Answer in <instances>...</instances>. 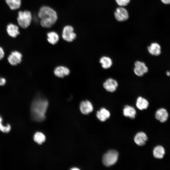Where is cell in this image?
I'll list each match as a JSON object with an SVG mask.
<instances>
[{"instance_id":"cell-1","label":"cell","mask_w":170,"mask_h":170,"mask_svg":"<svg viewBox=\"0 0 170 170\" xmlns=\"http://www.w3.org/2000/svg\"><path fill=\"white\" fill-rule=\"evenodd\" d=\"M48 106V101L42 98H37L32 103L31 114L32 119L35 121L40 122L45 118V114Z\"/></svg>"},{"instance_id":"cell-2","label":"cell","mask_w":170,"mask_h":170,"mask_svg":"<svg viewBox=\"0 0 170 170\" xmlns=\"http://www.w3.org/2000/svg\"><path fill=\"white\" fill-rule=\"evenodd\" d=\"M38 16L40 20L41 25L44 28L51 27L57 20L56 11L47 6H43L40 8L38 12Z\"/></svg>"},{"instance_id":"cell-3","label":"cell","mask_w":170,"mask_h":170,"mask_svg":"<svg viewBox=\"0 0 170 170\" xmlns=\"http://www.w3.org/2000/svg\"><path fill=\"white\" fill-rule=\"evenodd\" d=\"M32 19L31 12L28 10L20 11L17 18L19 25L23 28H26L30 25Z\"/></svg>"},{"instance_id":"cell-4","label":"cell","mask_w":170,"mask_h":170,"mask_svg":"<svg viewBox=\"0 0 170 170\" xmlns=\"http://www.w3.org/2000/svg\"><path fill=\"white\" fill-rule=\"evenodd\" d=\"M118 157V152L115 150H110L104 154L102 158L103 164L106 167L114 165L117 162Z\"/></svg>"},{"instance_id":"cell-5","label":"cell","mask_w":170,"mask_h":170,"mask_svg":"<svg viewBox=\"0 0 170 170\" xmlns=\"http://www.w3.org/2000/svg\"><path fill=\"white\" fill-rule=\"evenodd\" d=\"M134 73L138 76H142L148 71V67L143 62L136 61L134 63Z\"/></svg>"},{"instance_id":"cell-6","label":"cell","mask_w":170,"mask_h":170,"mask_svg":"<svg viewBox=\"0 0 170 170\" xmlns=\"http://www.w3.org/2000/svg\"><path fill=\"white\" fill-rule=\"evenodd\" d=\"M62 37L65 41L71 42L76 37V35L74 32V29L71 26H67L63 28L62 33Z\"/></svg>"},{"instance_id":"cell-7","label":"cell","mask_w":170,"mask_h":170,"mask_svg":"<svg viewBox=\"0 0 170 170\" xmlns=\"http://www.w3.org/2000/svg\"><path fill=\"white\" fill-rule=\"evenodd\" d=\"M118 85L117 82L115 79L111 78L107 79L103 84L104 88L107 91L110 93L116 91Z\"/></svg>"},{"instance_id":"cell-8","label":"cell","mask_w":170,"mask_h":170,"mask_svg":"<svg viewBox=\"0 0 170 170\" xmlns=\"http://www.w3.org/2000/svg\"><path fill=\"white\" fill-rule=\"evenodd\" d=\"M116 19L119 21H123L128 20L129 14L127 10L123 7L117 8L114 12Z\"/></svg>"},{"instance_id":"cell-9","label":"cell","mask_w":170,"mask_h":170,"mask_svg":"<svg viewBox=\"0 0 170 170\" xmlns=\"http://www.w3.org/2000/svg\"><path fill=\"white\" fill-rule=\"evenodd\" d=\"M22 58L21 54L17 51L12 52L8 58V60L10 64L12 65H16L20 64Z\"/></svg>"},{"instance_id":"cell-10","label":"cell","mask_w":170,"mask_h":170,"mask_svg":"<svg viewBox=\"0 0 170 170\" xmlns=\"http://www.w3.org/2000/svg\"><path fill=\"white\" fill-rule=\"evenodd\" d=\"M149 53L154 56H159L161 53L162 48L160 44L156 42H153L150 44L147 47Z\"/></svg>"},{"instance_id":"cell-11","label":"cell","mask_w":170,"mask_h":170,"mask_svg":"<svg viewBox=\"0 0 170 170\" xmlns=\"http://www.w3.org/2000/svg\"><path fill=\"white\" fill-rule=\"evenodd\" d=\"M80 108L81 112L86 115L91 112L94 109L91 103L88 100L82 101L81 103Z\"/></svg>"},{"instance_id":"cell-12","label":"cell","mask_w":170,"mask_h":170,"mask_svg":"<svg viewBox=\"0 0 170 170\" xmlns=\"http://www.w3.org/2000/svg\"><path fill=\"white\" fill-rule=\"evenodd\" d=\"M70 70L67 67L60 66L57 67L54 69V73L55 75L59 77H63L68 75L70 73Z\"/></svg>"},{"instance_id":"cell-13","label":"cell","mask_w":170,"mask_h":170,"mask_svg":"<svg viewBox=\"0 0 170 170\" xmlns=\"http://www.w3.org/2000/svg\"><path fill=\"white\" fill-rule=\"evenodd\" d=\"M147 139L148 138L146 135L143 132H139L137 133L134 138L135 142L139 146L144 145Z\"/></svg>"},{"instance_id":"cell-14","label":"cell","mask_w":170,"mask_h":170,"mask_svg":"<svg viewBox=\"0 0 170 170\" xmlns=\"http://www.w3.org/2000/svg\"><path fill=\"white\" fill-rule=\"evenodd\" d=\"M168 116V114L167 111L164 108L158 109L155 114L156 118L162 122H165L167 119Z\"/></svg>"},{"instance_id":"cell-15","label":"cell","mask_w":170,"mask_h":170,"mask_svg":"<svg viewBox=\"0 0 170 170\" xmlns=\"http://www.w3.org/2000/svg\"><path fill=\"white\" fill-rule=\"evenodd\" d=\"M6 31L8 34L12 37H15L20 34L18 26L13 24H8L7 27Z\"/></svg>"},{"instance_id":"cell-16","label":"cell","mask_w":170,"mask_h":170,"mask_svg":"<svg viewBox=\"0 0 170 170\" xmlns=\"http://www.w3.org/2000/svg\"><path fill=\"white\" fill-rule=\"evenodd\" d=\"M102 67L105 69L110 68L112 65L113 61L111 59L107 56H104L101 57L99 60Z\"/></svg>"},{"instance_id":"cell-17","label":"cell","mask_w":170,"mask_h":170,"mask_svg":"<svg viewBox=\"0 0 170 170\" xmlns=\"http://www.w3.org/2000/svg\"><path fill=\"white\" fill-rule=\"evenodd\" d=\"M109 111L105 108H102L96 113L97 118L101 122H104L110 116Z\"/></svg>"},{"instance_id":"cell-18","label":"cell","mask_w":170,"mask_h":170,"mask_svg":"<svg viewBox=\"0 0 170 170\" xmlns=\"http://www.w3.org/2000/svg\"><path fill=\"white\" fill-rule=\"evenodd\" d=\"M137 107L140 110L146 109L149 105L148 101L145 98L141 96L139 97L136 100Z\"/></svg>"},{"instance_id":"cell-19","label":"cell","mask_w":170,"mask_h":170,"mask_svg":"<svg viewBox=\"0 0 170 170\" xmlns=\"http://www.w3.org/2000/svg\"><path fill=\"white\" fill-rule=\"evenodd\" d=\"M123 114L126 117L134 119L136 115V111L133 107L128 105H126L123 109Z\"/></svg>"},{"instance_id":"cell-20","label":"cell","mask_w":170,"mask_h":170,"mask_svg":"<svg viewBox=\"0 0 170 170\" xmlns=\"http://www.w3.org/2000/svg\"><path fill=\"white\" fill-rule=\"evenodd\" d=\"M165 154L164 148L161 145L156 146L153 150V155L155 157L158 159L163 158Z\"/></svg>"},{"instance_id":"cell-21","label":"cell","mask_w":170,"mask_h":170,"mask_svg":"<svg viewBox=\"0 0 170 170\" xmlns=\"http://www.w3.org/2000/svg\"><path fill=\"white\" fill-rule=\"evenodd\" d=\"M47 40L51 44H56L59 40V36L58 34L54 31H51L47 34Z\"/></svg>"},{"instance_id":"cell-22","label":"cell","mask_w":170,"mask_h":170,"mask_svg":"<svg viewBox=\"0 0 170 170\" xmlns=\"http://www.w3.org/2000/svg\"><path fill=\"white\" fill-rule=\"evenodd\" d=\"M6 2L12 10H15L20 8L21 4V0H5Z\"/></svg>"},{"instance_id":"cell-23","label":"cell","mask_w":170,"mask_h":170,"mask_svg":"<svg viewBox=\"0 0 170 170\" xmlns=\"http://www.w3.org/2000/svg\"><path fill=\"white\" fill-rule=\"evenodd\" d=\"M33 139L36 142L39 144H41L45 141L46 137L43 133L37 132L34 134Z\"/></svg>"},{"instance_id":"cell-24","label":"cell","mask_w":170,"mask_h":170,"mask_svg":"<svg viewBox=\"0 0 170 170\" xmlns=\"http://www.w3.org/2000/svg\"><path fill=\"white\" fill-rule=\"evenodd\" d=\"M3 119L0 116V131L2 132L7 133L10 132L11 129V126L9 124H7L6 126H4L2 123Z\"/></svg>"},{"instance_id":"cell-25","label":"cell","mask_w":170,"mask_h":170,"mask_svg":"<svg viewBox=\"0 0 170 170\" xmlns=\"http://www.w3.org/2000/svg\"><path fill=\"white\" fill-rule=\"evenodd\" d=\"M117 4L120 7H124L127 5L130 0H115Z\"/></svg>"},{"instance_id":"cell-26","label":"cell","mask_w":170,"mask_h":170,"mask_svg":"<svg viewBox=\"0 0 170 170\" xmlns=\"http://www.w3.org/2000/svg\"><path fill=\"white\" fill-rule=\"evenodd\" d=\"M4 56V51L2 48L0 47V60L3 59Z\"/></svg>"},{"instance_id":"cell-27","label":"cell","mask_w":170,"mask_h":170,"mask_svg":"<svg viewBox=\"0 0 170 170\" xmlns=\"http://www.w3.org/2000/svg\"><path fill=\"white\" fill-rule=\"evenodd\" d=\"M6 82V79L4 78H0V85L3 86Z\"/></svg>"},{"instance_id":"cell-28","label":"cell","mask_w":170,"mask_h":170,"mask_svg":"<svg viewBox=\"0 0 170 170\" xmlns=\"http://www.w3.org/2000/svg\"><path fill=\"white\" fill-rule=\"evenodd\" d=\"M161 2L164 4H170V0H161Z\"/></svg>"},{"instance_id":"cell-29","label":"cell","mask_w":170,"mask_h":170,"mask_svg":"<svg viewBox=\"0 0 170 170\" xmlns=\"http://www.w3.org/2000/svg\"><path fill=\"white\" fill-rule=\"evenodd\" d=\"M166 75L168 76H170V72L169 71H167L166 72Z\"/></svg>"},{"instance_id":"cell-30","label":"cell","mask_w":170,"mask_h":170,"mask_svg":"<svg viewBox=\"0 0 170 170\" xmlns=\"http://www.w3.org/2000/svg\"><path fill=\"white\" fill-rule=\"evenodd\" d=\"M78 169V168H75V169H71L73 170V169Z\"/></svg>"}]
</instances>
